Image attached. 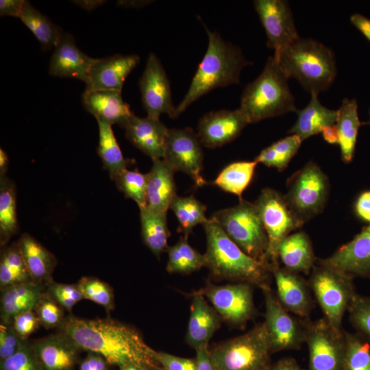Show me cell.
Returning <instances> with one entry per match:
<instances>
[{
	"label": "cell",
	"instance_id": "obj_1",
	"mask_svg": "<svg viewBox=\"0 0 370 370\" xmlns=\"http://www.w3.org/2000/svg\"><path fill=\"white\" fill-rule=\"evenodd\" d=\"M82 349L103 356L110 365L129 363L148 369L160 366L156 351L134 328L112 319H86L69 314L58 328Z\"/></svg>",
	"mask_w": 370,
	"mask_h": 370
},
{
	"label": "cell",
	"instance_id": "obj_2",
	"mask_svg": "<svg viewBox=\"0 0 370 370\" xmlns=\"http://www.w3.org/2000/svg\"><path fill=\"white\" fill-rule=\"evenodd\" d=\"M206 236L205 267L221 280L269 286L271 266L244 252L212 218L203 224Z\"/></svg>",
	"mask_w": 370,
	"mask_h": 370
},
{
	"label": "cell",
	"instance_id": "obj_3",
	"mask_svg": "<svg viewBox=\"0 0 370 370\" xmlns=\"http://www.w3.org/2000/svg\"><path fill=\"white\" fill-rule=\"evenodd\" d=\"M205 27L208 45L184 99L175 108V118L211 90L240 82L242 69L251 64L241 49Z\"/></svg>",
	"mask_w": 370,
	"mask_h": 370
},
{
	"label": "cell",
	"instance_id": "obj_4",
	"mask_svg": "<svg viewBox=\"0 0 370 370\" xmlns=\"http://www.w3.org/2000/svg\"><path fill=\"white\" fill-rule=\"evenodd\" d=\"M274 59L288 77L295 78L310 95L328 90L336 75L334 53L312 39L299 37Z\"/></svg>",
	"mask_w": 370,
	"mask_h": 370
},
{
	"label": "cell",
	"instance_id": "obj_5",
	"mask_svg": "<svg viewBox=\"0 0 370 370\" xmlns=\"http://www.w3.org/2000/svg\"><path fill=\"white\" fill-rule=\"evenodd\" d=\"M288 78L273 56H269L261 73L241 95L238 108L249 123L297 111Z\"/></svg>",
	"mask_w": 370,
	"mask_h": 370
},
{
	"label": "cell",
	"instance_id": "obj_6",
	"mask_svg": "<svg viewBox=\"0 0 370 370\" xmlns=\"http://www.w3.org/2000/svg\"><path fill=\"white\" fill-rule=\"evenodd\" d=\"M216 370H269V338L264 322L209 349Z\"/></svg>",
	"mask_w": 370,
	"mask_h": 370
},
{
	"label": "cell",
	"instance_id": "obj_7",
	"mask_svg": "<svg viewBox=\"0 0 370 370\" xmlns=\"http://www.w3.org/2000/svg\"><path fill=\"white\" fill-rule=\"evenodd\" d=\"M354 278L317 260L308 281L324 319L342 332L343 317L356 295Z\"/></svg>",
	"mask_w": 370,
	"mask_h": 370
},
{
	"label": "cell",
	"instance_id": "obj_8",
	"mask_svg": "<svg viewBox=\"0 0 370 370\" xmlns=\"http://www.w3.org/2000/svg\"><path fill=\"white\" fill-rule=\"evenodd\" d=\"M284 201L296 219L303 225L321 214L329 197L327 175L310 161L288 178Z\"/></svg>",
	"mask_w": 370,
	"mask_h": 370
},
{
	"label": "cell",
	"instance_id": "obj_9",
	"mask_svg": "<svg viewBox=\"0 0 370 370\" xmlns=\"http://www.w3.org/2000/svg\"><path fill=\"white\" fill-rule=\"evenodd\" d=\"M210 218L244 252L268 263V238L254 204L241 198L237 205L220 210Z\"/></svg>",
	"mask_w": 370,
	"mask_h": 370
},
{
	"label": "cell",
	"instance_id": "obj_10",
	"mask_svg": "<svg viewBox=\"0 0 370 370\" xmlns=\"http://www.w3.org/2000/svg\"><path fill=\"white\" fill-rule=\"evenodd\" d=\"M254 204L267 235V260L272 268L280 264L278 249L280 243L303 225L289 210L283 195L275 189H262Z\"/></svg>",
	"mask_w": 370,
	"mask_h": 370
},
{
	"label": "cell",
	"instance_id": "obj_11",
	"mask_svg": "<svg viewBox=\"0 0 370 370\" xmlns=\"http://www.w3.org/2000/svg\"><path fill=\"white\" fill-rule=\"evenodd\" d=\"M261 290L265 304L263 322L271 353L300 349L306 342L307 320L301 321L287 310L270 286Z\"/></svg>",
	"mask_w": 370,
	"mask_h": 370
},
{
	"label": "cell",
	"instance_id": "obj_12",
	"mask_svg": "<svg viewBox=\"0 0 370 370\" xmlns=\"http://www.w3.org/2000/svg\"><path fill=\"white\" fill-rule=\"evenodd\" d=\"M309 370H342L345 352L344 331L337 332L324 319L306 321V342Z\"/></svg>",
	"mask_w": 370,
	"mask_h": 370
},
{
	"label": "cell",
	"instance_id": "obj_13",
	"mask_svg": "<svg viewBox=\"0 0 370 370\" xmlns=\"http://www.w3.org/2000/svg\"><path fill=\"white\" fill-rule=\"evenodd\" d=\"M252 286L246 282L221 286L208 284L197 293L210 301L223 321L241 326L255 313Z\"/></svg>",
	"mask_w": 370,
	"mask_h": 370
},
{
	"label": "cell",
	"instance_id": "obj_14",
	"mask_svg": "<svg viewBox=\"0 0 370 370\" xmlns=\"http://www.w3.org/2000/svg\"><path fill=\"white\" fill-rule=\"evenodd\" d=\"M197 134L191 127L168 130L163 159L176 171L187 174L195 186L207 184L201 175L204 153Z\"/></svg>",
	"mask_w": 370,
	"mask_h": 370
},
{
	"label": "cell",
	"instance_id": "obj_15",
	"mask_svg": "<svg viewBox=\"0 0 370 370\" xmlns=\"http://www.w3.org/2000/svg\"><path fill=\"white\" fill-rule=\"evenodd\" d=\"M254 5L266 32L267 45L277 58L299 38L289 3L284 0H256Z\"/></svg>",
	"mask_w": 370,
	"mask_h": 370
},
{
	"label": "cell",
	"instance_id": "obj_16",
	"mask_svg": "<svg viewBox=\"0 0 370 370\" xmlns=\"http://www.w3.org/2000/svg\"><path fill=\"white\" fill-rule=\"evenodd\" d=\"M142 101L148 117L160 119L162 114L175 118L171 86L166 71L158 58L150 53L139 80Z\"/></svg>",
	"mask_w": 370,
	"mask_h": 370
},
{
	"label": "cell",
	"instance_id": "obj_17",
	"mask_svg": "<svg viewBox=\"0 0 370 370\" xmlns=\"http://www.w3.org/2000/svg\"><path fill=\"white\" fill-rule=\"evenodd\" d=\"M247 124L239 108L212 111L200 118L197 134L202 145L214 149L234 140Z\"/></svg>",
	"mask_w": 370,
	"mask_h": 370
},
{
	"label": "cell",
	"instance_id": "obj_18",
	"mask_svg": "<svg viewBox=\"0 0 370 370\" xmlns=\"http://www.w3.org/2000/svg\"><path fill=\"white\" fill-rule=\"evenodd\" d=\"M276 296L282 305L300 319H308L313 308L308 282L299 274L280 264L271 268Z\"/></svg>",
	"mask_w": 370,
	"mask_h": 370
},
{
	"label": "cell",
	"instance_id": "obj_19",
	"mask_svg": "<svg viewBox=\"0 0 370 370\" xmlns=\"http://www.w3.org/2000/svg\"><path fill=\"white\" fill-rule=\"evenodd\" d=\"M318 260L352 278H370V224L330 256Z\"/></svg>",
	"mask_w": 370,
	"mask_h": 370
},
{
	"label": "cell",
	"instance_id": "obj_20",
	"mask_svg": "<svg viewBox=\"0 0 370 370\" xmlns=\"http://www.w3.org/2000/svg\"><path fill=\"white\" fill-rule=\"evenodd\" d=\"M140 57L136 54H116L97 58L85 82L86 90H122L126 77L136 67Z\"/></svg>",
	"mask_w": 370,
	"mask_h": 370
},
{
	"label": "cell",
	"instance_id": "obj_21",
	"mask_svg": "<svg viewBox=\"0 0 370 370\" xmlns=\"http://www.w3.org/2000/svg\"><path fill=\"white\" fill-rule=\"evenodd\" d=\"M97 58L89 57L76 45L73 36L64 33L52 54L49 72L60 77H75L86 82Z\"/></svg>",
	"mask_w": 370,
	"mask_h": 370
},
{
	"label": "cell",
	"instance_id": "obj_22",
	"mask_svg": "<svg viewBox=\"0 0 370 370\" xmlns=\"http://www.w3.org/2000/svg\"><path fill=\"white\" fill-rule=\"evenodd\" d=\"M123 128L128 140L152 160L163 158L169 129L160 119L133 114Z\"/></svg>",
	"mask_w": 370,
	"mask_h": 370
},
{
	"label": "cell",
	"instance_id": "obj_23",
	"mask_svg": "<svg viewBox=\"0 0 370 370\" xmlns=\"http://www.w3.org/2000/svg\"><path fill=\"white\" fill-rule=\"evenodd\" d=\"M33 345L43 370H71L82 350L60 331L40 338Z\"/></svg>",
	"mask_w": 370,
	"mask_h": 370
},
{
	"label": "cell",
	"instance_id": "obj_24",
	"mask_svg": "<svg viewBox=\"0 0 370 370\" xmlns=\"http://www.w3.org/2000/svg\"><path fill=\"white\" fill-rule=\"evenodd\" d=\"M223 321L217 310L206 301L205 297L195 292L190 305L186 342L195 349L208 345Z\"/></svg>",
	"mask_w": 370,
	"mask_h": 370
},
{
	"label": "cell",
	"instance_id": "obj_25",
	"mask_svg": "<svg viewBox=\"0 0 370 370\" xmlns=\"http://www.w3.org/2000/svg\"><path fill=\"white\" fill-rule=\"evenodd\" d=\"M147 173L146 208L153 212L167 213L176 194L175 171L163 158L152 160Z\"/></svg>",
	"mask_w": 370,
	"mask_h": 370
},
{
	"label": "cell",
	"instance_id": "obj_26",
	"mask_svg": "<svg viewBox=\"0 0 370 370\" xmlns=\"http://www.w3.org/2000/svg\"><path fill=\"white\" fill-rule=\"evenodd\" d=\"M82 101L86 110L95 119H103L111 125L123 127L133 114L130 106L123 101L121 90H85Z\"/></svg>",
	"mask_w": 370,
	"mask_h": 370
},
{
	"label": "cell",
	"instance_id": "obj_27",
	"mask_svg": "<svg viewBox=\"0 0 370 370\" xmlns=\"http://www.w3.org/2000/svg\"><path fill=\"white\" fill-rule=\"evenodd\" d=\"M278 257L284 267L299 274H309L318 260L310 238L304 231L286 236L278 247Z\"/></svg>",
	"mask_w": 370,
	"mask_h": 370
},
{
	"label": "cell",
	"instance_id": "obj_28",
	"mask_svg": "<svg viewBox=\"0 0 370 370\" xmlns=\"http://www.w3.org/2000/svg\"><path fill=\"white\" fill-rule=\"evenodd\" d=\"M17 243L33 282L47 287L57 265L55 256L27 233L23 234Z\"/></svg>",
	"mask_w": 370,
	"mask_h": 370
},
{
	"label": "cell",
	"instance_id": "obj_29",
	"mask_svg": "<svg viewBox=\"0 0 370 370\" xmlns=\"http://www.w3.org/2000/svg\"><path fill=\"white\" fill-rule=\"evenodd\" d=\"M46 286L34 282L12 286L1 291V322L12 323L18 314L34 310Z\"/></svg>",
	"mask_w": 370,
	"mask_h": 370
},
{
	"label": "cell",
	"instance_id": "obj_30",
	"mask_svg": "<svg viewBox=\"0 0 370 370\" xmlns=\"http://www.w3.org/2000/svg\"><path fill=\"white\" fill-rule=\"evenodd\" d=\"M296 112L297 121L288 133L297 135L302 141L321 133L325 127L334 125L338 116L337 110L321 105L317 95H311L309 103Z\"/></svg>",
	"mask_w": 370,
	"mask_h": 370
},
{
	"label": "cell",
	"instance_id": "obj_31",
	"mask_svg": "<svg viewBox=\"0 0 370 370\" xmlns=\"http://www.w3.org/2000/svg\"><path fill=\"white\" fill-rule=\"evenodd\" d=\"M337 112L338 116L335 125L338 134V145L342 160L348 164L354 157L357 136L361 125L356 100L344 99Z\"/></svg>",
	"mask_w": 370,
	"mask_h": 370
},
{
	"label": "cell",
	"instance_id": "obj_32",
	"mask_svg": "<svg viewBox=\"0 0 370 370\" xmlns=\"http://www.w3.org/2000/svg\"><path fill=\"white\" fill-rule=\"evenodd\" d=\"M99 126L98 155L103 167L113 181L123 171L127 169L130 160L124 158L115 138L112 125L103 119H96Z\"/></svg>",
	"mask_w": 370,
	"mask_h": 370
},
{
	"label": "cell",
	"instance_id": "obj_33",
	"mask_svg": "<svg viewBox=\"0 0 370 370\" xmlns=\"http://www.w3.org/2000/svg\"><path fill=\"white\" fill-rule=\"evenodd\" d=\"M33 33L43 50L55 48L64 34L62 29L25 1L18 17Z\"/></svg>",
	"mask_w": 370,
	"mask_h": 370
},
{
	"label": "cell",
	"instance_id": "obj_34",
	"mask_svg": "<svg viewBox=\"0 0 370 370\" xmlns=\"http://www.w3.org/2000/svg\"><path fill=\"white\" fill-rule=\"evenodd\" d=\"M141 236L145 245L156 256L166 251L170 232L166 213H159L146 207L140 209Z\"/></svg>",
	"mask_w": 370,
	"mask_h": 370
},
{
	"label": "cell",
	"instance_id": "obj_35",
	"mask_svg": "<svg viewBox=\"0 0 370 370\" xmlns=\"http://www.w3.org/2000/svg\"><path fill=\"white\" fill-rule=\"evenodd\" d=\"M34 282L21 255L18 243L5 247L0 258V289Z\"/></svg>",
	"mask_w": 370,
	"mask_h": 370
},
{
	"label": "cell",
	"instance_id": "obj_36",
	"mask_svg": "<svg viewBox=\"0 0 370 370\" xmlns=\"http://www.w3.org/2000/svg\"><path fill=\"white\" fill-rule=\"evenodd\" d=\"M18 230L16 192L13 181L0 179V244L4 246Z\"/></svg>",
	"mask_w": 370,
	"mask_h": 370
},
{
	"label": "cell",
	"instance_id": "obj_37",
	"mask_svg": "<svg viewBox=\"0 0 370 370\" xmlns=\"http://www.w3.org/2000/svg\"><path fill=\"white\" fill-rule=\"evenodd\" d=\"M168 260L166 267L170 273L188 274L205 267L204 254L191 247L188 236H183L166 249Z\"/></svg>",
	"mask_w": 370,
	"mask_h": 370
},
{
	"label": "cell",
	"instance_id": "obj_38",
	"mask_svg": "<svg viewBox=\"0 0 370 370\" xmlns=\"http://www.w3.org/2000/svg\"><path fill=\"white\" fill-rule=\"evenodd\" d=\"M257 164L255 160L232 162L219 173L213 184L241 199L243 191L253 178Z\"/></svg>",
	"mask_w": 370,
	"mask_h": 370
},
{
	"label": "cell",
	"instance_id": "obj_39",
	"mask_svg": "<svg viewBox=\"0 0 370 370\" xmlns=\"http://www.w3.org/2000/svg\"><path fill=\"white\" fill-rule=\"evenodd\" d=\"M170 208L174 212L178 223V231L188 236L194 227L208 221L206 217V206L193 196L181 197L176 195Z\"/></svg>",
	"mask_w": 370,
	"mask_h": 370
},
{
	"label": "cell",
	"instance_id": "obj_40",
	"mask_svg": "<svg viewBox=\"0 0 370 370\" xmlns=\"http://www.w3.org/2000/svg\"><path fill=\"white\" fill-rule=\"evenodd\" d=\"M344 334L345 352L342 370H370V341L358 332Z\"/></svg>",
	"mask_w": 370,
	"mask_h": 370
},
{
	"label": "cell",
	"instance_id": "obj_41",
	"mask_svg": "<svg viewBox=\"0 0 370 370\" xmlns=\"http://www.w3.org/2000/svg\"><path fill=\"white\" fill-rule=\"evenodd\" d=\"M114 181L118 189L126 197L134 201L139 209L146 207L147 173L126 169Z\"/></svg>",
	"mask_w": 370,
	"mask_h": 370
},
{
	"label": "cell",
	"instance_id": "obj_42",
	"mask_svg": "<svg viewBox=\"0 0 370 370\" xmlns=\"http://www.w3.org/2000/svg\"><path fill=\"white\" fill-rule=\"evenodd\" d=\"M77 285L84 299L99 304L108 313L114 310V293L108 284L95 277L84 276L79 280Z\"/></svg>",
	"mask_w": 370,
	"mask_h": 370
},
{
	"label": "cell",
	"instance_id": "obj_43",
	"mask_svg": "<svg viewBox=\"0 0 370 370\" xmlns=\"http://www.w3.org/2000/svg\"><path fill=\"white\" fill-rule=\"evenodd\" d=\"M1 370H43L33 343L24 340L17 352L1 360Z\"/></svg>",
	"mask_w": 370,
	"mask_h": 370
},
{
	"label": "cell",
	"instance_id": "obj_44",
	"mask_svg": "<svg viewBox=\"0 0 370 370\" xmlns=\"http://www.w3.org/2000/svg\"><path fill=\"white\" fill-rule=\"evenodd\" d=\"M347 312L349 321L356 332L370 341V297L356 293Z\"/></svg>",
	"mask_w": 370,
	"mask_h": 370
},
{
	"label": "cell",
	"instance_id": "obj_45",
	"mask_svg": "<svg viewBox=\"0 0 370 370\" xmlns=\"http://www.w3.org/2000/svg\"><path fill=\"white\" fill-rule=\"evenodd\" d=\"M64 310L45 290L34 310L40 325L45 329H51L59 328L62 323L65 319Z\"/></svg>",
	"mask_w": 370,
	"mask_h": 370
},
{
	"label": "cell",
	"instance_id": "obj_46",
	"mask_svg": "<svg viewBox=\"0 0 370 370\" xmlns=\"http://www.w3.org/2000/svg\"><path fill=\"white\" fill-rule=\"evenodd\" d=\"M46 292L70 313L73 306L84 299L77 284H63L52 280L47 286Z\"/></svg>",
	"mask_w": 370,
	"mask_h": 370
},
{
	"label": "cell",
	"instance_id": "obj_47",
	"mask_svg": "<svg viewBox=\"0 0 370 370\" xmlns=\"http://www.w3.org/2000/svg\"><path fill=\"white\" fill-rule=\"evenodd\" d=\"M22 340L13 328L12 323L0 324V358L6 359L19 349Z\"/></svg>",
	"mask_w": 370,
	"mask_h": 370
},
{
	"label": "cell",
	"instance_id": "obj_48",
	"mask_svg": "<svg viewBox=\"0 0 370 370\" xmlns=\"http://www.w3.org/2000/svg\"><path fill=\"white\" fill-rule=\"evenodd\" d=\"M302 140L297 135L290 134L271 145L284 169L297 153Z\"/></svg>",
	"mask_w": 370,
	"mask_h": 370
},
{
	"label": "cell",
	"instance_id": "obj_49",
	"mask_svg": "<svg viewBox=\"0 0 370 370\" xmlns=\"http://www.w3.org/2000/svg\"><path fill=\"white\" fill-rule=\"evenodd\" d=\"M12 324L19 337L27 340L38 328L40 323L34 310H28L17 314Z\"/></svg>",
	"mask_w": 370,
	"mask_h": 370
},
{
	"label": "cell",
	"instance_id": "obj_50",
	"mask_svg": "<svg viewBox=\"0 0 370 370\" xmlns=\"http://www.w3.org/2000/svg\"><path fill=\"white\" fill-rule=\"evenodd\" d=\"M156 358L159 365L166 370H196L195 357L187 358L163 352L156 351Z\"/></svg>",
	"mask_w": 370,
	"mask_h": 370
},
{
	"label": "cell",
	"instance_id": "obj_51",
	"mask_svg": "<svg viewBox=\"0 0 370 370\" xmlns=\"http://www.w3.org/2000/svg\"><path fill=\"white\" fill-rule=\"evenodd\" d=\"M354 211L360 221L370 224V190L358 195L354 204Z\"/></svg>",
	"mask_w": 370,
	"mask_h": 370
},
{
	"label": "cell",
	"instance_id": "obj_52",
	"mask_svg": "<svg viewBox=\"0 0 370 370\" xmlns=\"http://www.w3.org/2000/svg\"><path fill=\"white\" fill-rule=\"evenodd\" d=\"M108 365L103 356L88 352L87 356L80 363L79 370H108Z\"/></svg>",
	"mask_w": 370,
	"mask_h": 370
},
{
	"label": "cell",
	"instance_id": "obj_53",
	"mask_svg": "<svg viewBox=\"0 0 370 370\" xmlns=\"http://www.w3.org/2000/svg\"><path fill=\"white\" fill-rule=\"evenodd\" d=\"M195 352L196 370H216L210 356L208 345L199 347Z\"/></svg>",
	"mask_w": 370,
	"mask_h": 370
},
{
	"label": "cell",
	"instance_id": "obj_54",
	"mask_svg": "<svg viewBox=\"0 0 370 370\" xmlns=\"http://www.w3.org/2000/svg\"><path fill=\"white\" fill-rule=\"evenodd\" d=\"M24 2V0H1L0 16L19 17Z\"/></svg>",
	"mask_w": 370,
	"mask_h": 370
},
{
	"label": "cell",
	"instance_id": "obj_55",
	"mask_svg": "<svg viewBox=\"0 0 370 370\" xmlns=\"http://www.w3.org/2000/svg\"><path fill=\"white\" fill-rule=\"evenodd\" d=\"M350 21L370 41V19L360 14L356 13L351 16Z\"/></svg>",
	"mask_w": 370,
	"mask_h": 370
},
{
	"label": "cell",
	"instance_id": "obj_56",
	"mask_svg": "<svg viewBox=\"0 0 370 370\" xmlns=\"http://www.w3.org/2000/svg\"><path fill=\"white\" fill-rule=\"evenodd\" d=\"M269 370H304L293 358H283L271 364Z\"/></svg>",
	"mask_w": 370,
	"mask_h": 370
},
{
	"label": "cell",
	"instance_id": "obj_57",
	"mask_svg": "<svg viewBox=\"0 0 370 370\" xmlns=\"http://www.w3.org/2000/svg\"><path fill=\"white\" fill-rule=\"evenodd\" d=\"M323 139L330 144L338 143V134L336 125L325 127L322 132Z\"/></svg>",
	"mask_w": 370,
	"mask_h": 370
},
{
	"label": "cell",
	"instance_id": "obj_58",
	"mask_svg": "<svg viewBox=\"0 0 370 370\" xmlns=\"http://www.w3.org/2000/svg\"><path fill=\"white\" fill-rule=\"evenodd\" d=\"M75 4L78 5L81 8L88 11H90L101 5L106 2L101 0H83V1H73Z\"/></svg>",
	"mask_w": 370,
	"mask_h": 370
},
{
	"label": "cell",
	"instance_id": "obj_59",
	"mask_svg": "<svg viewBox=\"0 0 370 370\" xmlns=\"http://www.w3.org/2000/svg\"><path fill=\"white\" fill-rule=\"evenodd\" d=\"M151 1H119L117 4L126 8H142L150 3Z\"/></svg>",
	"mask_w": 370,
	"mask_h": 370
},
{
	"label": "cell",
	"instance_id": "obj_60",
	"mask_svg": "<svg viewBox=\"0 0 370 370\" xmlns=\"http://www.w3.org/2000/svg\"><path fill=\"white\" fill-rule=\"evenodd\" d=\"M9 164V159L5 151L0 149V175L4 176L5 173L8 169V166Z\"/></svg>",
	"mask_w": 370,
	"mask_h": 370
},
{
	"label": "cell",
	"instance_id": "obj_61",
	"mask_svg": "<svg viewBox=\"0 0 370 370\" xmlns=\"http://www.w3.org/2000/svg\"><path fill=\"white\" fill-rule=\"evenodd\" d=\"M120 370H149L144 367L134 363H129L119 367Z\"/></svg>",
	"mask_w": 370,
	"mask_h": 370
},
{
	"label": "cell",
	"instance_id": "obj_62",
	"mask_svg": "<svg viewBox=\"0 0 370 370\" xmlns=\"http://www.w3.org/2000/svg\"><path fill=\"white\" fill-rule=\"evenodd\" d=\"M149 370H166V369L163 368L161 366H159V367H156L151 368Z\"/></svg>",
	"mask_w": 370,
	"mask_h": 370
},
{
	"label": "cell",
	"instance_id": "obj_63",
	"mask_svg": "<svg viewBox=\"0 0 370 370\" xmlns=\"http://www.w3.org/2000/svg\"><path fill=\"white\" fill-rule=\"evenodd\" d=\"M369 121L367 122L366 124L370 125V110L369 111Z\"/></svg>",
	"mask_w": 370,
	"mask_h": 370
}]
</instances>
